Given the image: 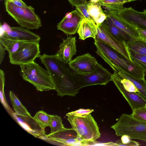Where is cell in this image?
Instances as JSON below:
<instances>
[{"label": "cell", "instance_id": "cell-10", "mask_svg": "<svg viewBox=\"0 0 146 146\" xmlns=\"http://www.w3.org/2000/svg\"><path fill=\"white\" fill-rule=\"evenodd\" d=\"M98 63L94 57L87 53L77 56L68 64L69 67L75 73L86 75L95 72Z\"/></svg>", "mask_w": 146, "mask_h": 146}, {"label": "cell", "instance_id": "cell-42", "mask_svg": "<svg viewBox=\"0 0 146 146\" xmlns=\"http://www.w3.org/2000/svg\"><path fill=\"white\" fill-rule=\"evenodd\" d=\"M121 0L126 1L127 2V3H128V2H131V1H136V0Z\"/></svg>", "mask_w": 146, "mask_h": 146}, {"label": "cell", "instance_id": "cell-38", "mask_svg": "<svg viewBox=\"0 0 146 146\" xmlns=\"http://www.w3.org/2000/svg\"><path fill=\"white\" fill-rule=\"evenodd\" d=\"M135 26L139 34L141 40L146 42V30Z\"/></svg>", "mask_w": 146, "mask_h": 146}, {"label": "cell", "instance_id": "cell-13", "mask_svg": "<svg viewBox=\"0 0 146 146\" xmlns=\"http://www.w3.org/2000/svg\"><path fill=\"white\" fill-rule=\"evenodd\" d=\"M112 81L130 106L132 111L141 107H146V101L135 92L126 90L120 81V76L118 73L113 72L111 76Z\"/></svg>", "mask_w": 146, "mask_h": 146}, {"label": "cell", "instance_id": "cell-29", "mask_svg": "<svg viewBox=\"0 0 146 146\" xmlns=\"http://www.w3.org/2000/svg\"><path fill=\"white\" fill-rule=\"evenodd\" d=\"M121 139L116 142V146H138L139 143L137 141L132 140L127 135H124L121 136Z\"/></svg>", "mask_w": 146, "mask_h": 146}, {"label": "cell", "instance_id": "cell-39", "mask_svg": "<svg viewBox=\"0 0 146 146\" xmlns=\"http://www.w3.org/2000/svg\"><path fill=\"white\" fill-rule=\"evenodd\" d=\"M3 46L0 43V64L2 62L5 54V50Z\"/></svg>", "mask_w": 146, "mask_h": 146}, {"label": "cell", "instance_id": "cell-35", "mask_svg": "<svg viewBox=\"0 0 146 146\" xmlns=\"http://www.w3.org/2000/svg\"><path fill=\"white\" fill-rule=\"evenodd\" d=\"M87 5L77 6L76 7V9L84 17L89 21L95 23L89 14L88 11Z\"/></svg>", "mask_w": 146, "mask_h": 146}, {"label": "cell", "instance_id": "cell-19", "mask_svg": "<svg viewBox=\"0 0 146 146\" xmlns=\"http://www.w3.org/2000/svg\"><path fill=\"white\" fill-rule=\"evenodd\" d=\"M97 26L95 23L84 18L77 31L80 39L84 40L88 38L94 39L97 34Z\"/></svg>", "mask_w": 146, "mask_h": 146}, {"label": "cell", "instance_id": "cell-33", "mask_svg": "<svg viewBox=\"0 0 146 146\" xmlns=\"http://www.w3.org/2000/svg\"><path fill=\"white\" fill-rule=\"evenodd\" d=\"M132 60L142 66L146 67V56L135 53L129 50Z\"/></svg>", "mask_w": 146, "mask_h": 146}, {"label": "cell", "instance_id": "cell-31", "mask_svg": "<svg viewBox=\"0 0 146 146\" xmlns=\"http://www.w3.org/2000/svg\"><path fill=\"white\" fill-rule=\"evenodd\" d=\"M131 115L133 118L136 119L146 122V107L134 110Z\"/></svg>", "mask_w": 146, "mask_h": 146}, {"label": "cell", "instance_id": "cell-3", "mask_svg": "<svg viewBox=\"0 0 146 146\" xmlns=\"http://www.w3.org/2000/svg\"><path fill=\"white\" fill-rule=\"evenodd\" d=\"M20 74L23 78L40 92L55 90L50 76L47 70L34 61L20 66Z\"/></svg>", "mask_w": 146, "mask_h": 146}, {"label": "cell", "instance_id": "cell-6", "mask_svg": "<svg viewBox=\"0 0 146 146\" xmlns=\"http://www.w3.org/2000/svg\"><path fill=\"white\" fill-rule=\"evenodd\" d=\"M38 58L46 67L52 82L66 79L73 76L74 72L60 61L56 54H40Z\"/></svg>", "mask_w": 146, "mask_h": 146}, {"label": "cell", "instance_id": "cell-4", "mask_svg": "<svg viewBox=\"0 0 146 146\" xmlns=\"http://www.w3.org/2000/svg\"><path fill=\"white\" fill-rule=\"evenodd\" d=\"M111 127L114 130L117 136L127 135L131 139L146 142V122L136 119L131 115L123 114Z\"/></svg>", "mask_w": 146, "mask_h": 146}, {"label": "cell", "instance_id": "cell-15", "mask_svg": "<svg viewBox=\"0 0 146 146\" xmlns=\"http://www.w3.org/2000/svg\"><path fill=\"white\" fill-rule=\"evenodd\" d=\"M4 36L16 40L24 42H39L40 37L29 29L22 27H10L9 25L0 36Z\"/></svg>", "mask_w": 146, "mask_h": 146}, {"label": "cell", "instance_id": "cell-17", "mask_svg": "<svg viewBox=\"0 0 146 146\" xmlns=\"http://www.w3.org/2000/svg\"><path fill=\"white\" fill-rule=\"evenodd\" d=\"M129 23L146 30V13L139 11L131 7H124L118 13Z\"/></svg>", "mask_w": 146, "mask_h": 146}, {"label": "cell", "instance_id": "cell-37", "mask_svg": "<svg viewBox=\"0 0 146 146\" xmlns=\"http://www.w3.org/2000/svg\"><path fill=\"white\" fill-rule=\"evenodd\" d=\"M20 7L27 8L29 7L22 0H7Z\"/></svg>", "mask_w": 146, "mask_h": 146}, {"label": "cell", "instance_id": "cell-44", "mask_svg": "<svg viewBox=\"0 0 146 146\" xmlns=\"http://www.w3.org/2000/svg\"></svg>", "mask_w": 146, "mask_h": 146}, {"label": "cell", "instance_id": "cell-1", "mask_svg": "<svg viewBox=\"0 0 146 146\" xmlns=\"http://www.w3.org/2000/svg\"><path fill=\"white\" fill-rule=\"evenodd\" d=\"M94 40L96 52L111 67L113 72L125 73L136 79L145 78L144 69L140 64L127 59L102 42Z\"/></svg>", "mask_w": 146, "mask_h": 146}, {"label": "cell", "instance_id": "cell-23", "mask_svg": "<svg viewBox=\"0 0 146 146\" xmlns=\"http://www.w3.org/2000/svg\"><path fill=\"white\" fill-rule=\"evenodd\" d=\"M24 42L14 40L3 35L0 36V43L7 51L9 55L16 52Z\"/></svg>", "mask_w": 146, "mask_h": 146}, {"label": "cell", "instance_id": "cell-34", "mask_svg": "<svg viewBox=\"0 0 146 146\" xmlns=\"http://www.w3.org/2000/svg\"><path fill=\"white\" fill-rule=\"evenodd\" d=\"M92 109L80 108L76 111L69 112L66 114V116L72 115L79 117H84L93 112Z\"/></svg>", "mask_w": 146, "mask_h": 146}, {"label": "cell", "instance_id": "cell-32", "mask_svg": "<svg viewBox=\"0 0 146 146\" xmlns=\"http://www.w3.org/2000/svg\"><path fill=\"white\" fill-rule=\"evenodd\" d=\"M120 78L121 82L126 90L135 92L139 95V92L138 90L131 81L128 79L122 78L120 76Z\"/></svg>", "mask_w": 146, "mask_h": 146}, {"label": "cell", "instance_id": "cell-20", "mask_svg": "<svg viewBox=\"0 0 146 146\" xmlns=\"http://www.w3.org/2000/svg\"><path fill=\"white\" fill-rule=\"evenodd\" d=\"M88 12L97 26L102 24L107 17L101 6L98 3L89 1L88 3Z\"/></svg>", "mask_w": 146, "mask_h": 146}, {"label": "cell", "instance_id": "cell-26", "mask_svg": "<svg viewBox=\"0 0 146 146\" xmlns=\"http://www.w3.org/2000/svg\"><path fill=\"white\" fill-rule=\"evenodd\" d=\"M126 44L129 50L146 56V42L141 40L131 39L127 41Z\"/></svg>", "mask_w": 146, "mask_h": 146}, {"label": "cell", "instance_id": "cell-40", "mask_svg": "<svg viewBox=\"0 0 146 146\" xmlns=\"http://www.w3.org/2000/svg\"><path fill=\"white\" fill-rule=\"evenodd\" d=\"M92 145H102V146H116V143L111 142L107 143H94Z\"/></svg>", "mask_w": 146, "mask_h": 146}, {"label": "cell", "instance_id": "cell-28", "mask_svg": "<svg viewBox=\"0 0 146 146\" xmlns=\"http://www.w3.org/2000/svg\"><path fill=\"white\" fill-rule=\"evenodd\" d=\"M61 117L57 115H52L49 126L51 129L50 134H52L64 129L65 127L62 123Z\"/></svg>", "mask_w": 146, "mask_h": 146}, {"label": "cell", "instance_id": "cell-22", "mask_svg": "<svg viewBox=\"0 0 146 146\" xmlns=\"http://www.w3.org/2000/svg\"><path fill=\"white\" fill-rule=\"evenodd\" d=\"M102 24L118 40L126 42L127 41L131 39L124 32L115 25L108 16Z\"/></svg>", "mask_w": 146, "mask_h": 146}, {"label": "cell", "instance_id": "cell-11", "mask_svg": "<svg viewBox=\"0 0 146 146\" xmlns=\"http://www.w3.org/2000/svg\"><path fill=\"white\" fill-rule=\"evenodd\" d=\"M11 116L28 133L35 137L48 141L44 129L42 128L31 115L24 116L16 114L14 112Z\"/></svg>", "mask_w": 146, "mask_h": 146}, {"label": "cell", "instance_id": "cell-24", "mask_svg": "<svg viewBox=\"0 0 146 146\" xmlns=\"http://www.w3.org/2000/svg\"><path fill=\"white\" fill-rule=\"evenodd\" d=\"M118 73L122 78L131 81L138 90L139 95L146 101V80L145 79H136L125 73L119 72Z\"/></svg>", "mask_w": 146, "mask_h": 146}, {"label": "cell", "instance_id": "cell-5", "mask_svg": "<svg viewBox=\"0 0 146 146\" xmlns=\"http://www.w3.org/2000/svg\"><path fill=\"white\" fill-rule=\"evenodd\" d=\"M6 11L21 27L28 29H37L42 26L40 19L31 6L24 8L4 0Z\"/></svg>", "mask_w": 146, "mask_h": 146}, {"label": "cell", "instance_id": "cell-7", "mask_svg": "<svg viewBox=\"0 0 146 146\" xmlns=\"http://www.w3.org/2000/svg\"><path fill=\"white\" fill-rule=\"evenodd\" d=\"M40 55L39 42H24L16 52L9 56L11 64L20 66L34 62Z\"/></svg>", "mask_w": 146, "mask_h": 146}, {"label": "cell", "instance_id": "cell-36", "mask_svg": "<svg viewBox=\"0 0 146 146\" xmlns=\"http://www.w3.org/2000/svg\"><path fill=\"white\" fill-rule=\"evenodd\" d=\"M73 6L85 5L88 4L87 0H68Z\"/></svg>", "mask_w": 146, "mask_h": 146}, {"label": "cell", "instance_id": "cell-14", "mask_svg": "<svg viewBox=\"0 0 146 146\" xmlns=\"http://www.w3.org/2000/svg\"><path fill=\"white\" fill-rule=\"evenodd\" d=\"M83 16L76 9L67 13L57 25L58 30L68 35L77 32Z\"/></svg>", "mask_w": 146, "mask_h": 146}, {"label": "cell", "instance_id": "cell-12", "mask_svg": "<svg viewBox=\"0 0 146 146\" xmlns=\"http://www.w3.org/2000/svg\"><path fill=\"white\" fill-rule=\"evenodd\" d=\"M48 141L63 146H84L80 139L77 137L76 131L72 128H65L55 133L46 135Z\"/></svg>", "mask_w": 146, "mask_h": 146}, {"label": "cell", "instance_id": "cell-18", "mask_svg": "<svg viewBox=\"0 0 146 146\" xmlns=\"http://www.w3.org/2000/svg\"><path fill=\"white\" fill-rule=\"evenodd\" d=\"M108 17L114 24L124 32L131 39L141 40L136 26L129 23L118 13H108Z\"/></svg>", "mask_w": 146, "mask_h": 146}, {"label": "cell", "instance_id": "cell-30", "mask_svg": "<svg viewBox=\"0 0 146 146\" xmlns=\"http://www.w3.org/2000/svg\"><path fill=\"white\" fill-rule=\"evenodd\" d=\"M5 82L0 81V100L1 104L9 114L11 115L14 113L10 108L7 102L4 92V87Z\"/></svg>", "mask_w": 146, "mask_h": 146}, {"label": "cell", "instance_id": "cell-43", "mask_svg": "<svg viewBox=\"0 0 146 146\" xmlns=\"http://www.w3.org/2000/svg\"><path fill=\"white\" fill-rule=\"evenodd\" d=\"M143 68L144 69L145 74L146 75V67H143Z\"/></svg>", "mask_w": 146, "mask_h": 146}, {"label": "cell", "instance_id": "cell-41", "mask_svg": "<svg viewBox=\"0 0 146 146\" xmlns=\"http://www.w3.org/2000/svg\"><path fill=\"white\" fill-rule=\"evenodd\" d=\"M99 0H90V1L92 3H98Z\"/></svg>", "mask_w": 146, "mask_h": 146}, {"label": "cell", "instance_id": "cell-8", "mask_svg": "<svg viewBox=\"0 0 146 146\" xmlns=\"http://www.w3.org/2000/svg\"><path fill=\"white\" fill-rule=\"evenodd\" d=\"M97 34L94 39L100 40L128 60L133 61L131 57L126 42L114 36L102 23L97 26Z\"/></svg>", "mask_w": 146, "mask_h": 146}, {"label": "cell", "instance_id": "cell-16", "mask_svg": "<svg viewBox=\"0 0 146 146\" xmlns=\"http://www.w3.org/2000/svg\"><path fill=\"white\" fill-rule=\"evenodd\" d=\"M76 42L75 36L69 37L60 43L56 55L60 61L65 64H68L72 61L77 52Z\"/></svg>", "mask_w": 146, "mask_h": 146}, {"label": "cell", "instance_id": "cell-25", "mask_svg": "<svg viewBox=\"0 0 146 146\" xmlns=\"http://www.w3.org/2000/svg\"><path fill=\"white\" fill-rule=\"evenodd\" d=\"M9 95L10 101L15 114L24 116H31L30 113L12 91L9 92Z\"/></svg>", "mask_w": 146, "mask_h": 146}, {"label": "cell", "instance_id": "cell-27", "mask_svg": "<svg viewBox=\"0 0 146 146\" xmlns=\"http://www.w3.org/2000/svg\"><path fill=\"white\" fill-rule=\"evenodd\" d=\"M51 117L52 115L41 110L36 112L33 117L42 128L45 129L49 127Z\"/></svg>", "mask_w": 146, "mask_h": 146}, {"label": "cell", "instance_id": "cell-9", "mask_svg": "<svg viewBox=\"0 0 146 146\" xmlns=\"http://www.w3.org/2000/svg\"><path fill=\"white\" fill-rule=\"evenodd\" d=\"M79 83L82 88L97 85H106L111 81V74L100 64L98 63L96 70L88 75L76 73Z\"/></svg>", "mask_w": 146, "mask_h": 146}, {"label": "cell", "instance_id": "cell-21", "mask_svg": "<svg viewBox=\"0 0 146 146\" xmlns=\"http://www.w3.org/2000/svg\"><path fill=\"white\" fill-rule=\"evenodd\" d=\"M127 2L121 0H99L98 3L106 10L108 13H118L124 7Z\"/></svg>", "mask_w": 146, "mask_h": 146}, {"label": "cell", "instance_id": "cell-45", "mask_svg": "<svg viewBox=\"0 0 146 146\" xmlns=\"http://www.w3.org/2000/svg\"><path fill=\"white\" fill-rule=\"evenodd\" d=\"M146 1V0H145Z\"/></svg>", "mask_w": 146, "mask_h": 146}, {"label": "cell", "instance_id": "cell-2", "mask_svg": "<svg viewBox=\"0 0 146 146\" xmlns=\"http://www.w3.org/2000/svg\"><path fill=\"white\" fill-rule=\"evenodd\" d=\"M67 119L84 145H89L100 137L99 128L90 113L84 117L68 115Z\"/></svg>", "mask_w": 146, "mask_h": 146}]
</instances>
